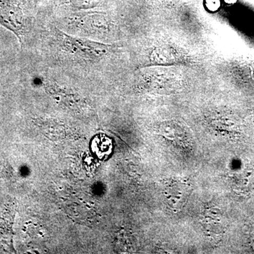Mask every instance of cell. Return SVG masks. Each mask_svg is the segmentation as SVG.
Returning a JSON list of instances; mask_svg holds the SVG:
<instances>
[{
	"mask_svg": "<svg viewBox=\"0 0 254 254\" xmlns=\"http://www.w3.org/2000/svg\"><path fill=\"white\" fill-rule=\"evenodd\" d=\"M100 0H66V4L74 11H86L95 9Z\"/></svg>",
	"mask_w": 254,
	"mask_h": 254,
	"instance_id": "277c9868",
	"label": "cell"
},
{
	"mask_svg": "<svg viewBox=\"0 0 254 254\" xmlns=\"http://www.w3.org/2000/svg\"><path fill=\"white\" fill-rule=\"evenodd\" d=\"M65 26L69 34L96 40L109 30V22L101 12L91 10L78 11L66 18Z\"/></svg>",
	"mask_w": 254,
	"mask_h": 254,
	"instance_id": "7a4b0ae2",
	"label": "cell"
},
{
	"mask_svg": "<svg viewBox=\"0 0 254 254\" xmlns=\"http://www.w3.org/2000/svg\"><path fill=\"white\" fill-rule=\"evenodd\" d=\"M42 36L50 61L63 67L78 68L88 72L96 69L109 55L108 45L72 36L53 25H50Z\"/></svg>",
	"mask_w": 254,
	"mask_h": 254,
	"instance_id": "6da1fadb",
	"label": "cell"
},
{
	"mask_svg": "<svg viewBox=\"0 0 254 254\" xmlns=\"http://www.w3.org/2000/svg\"><path fill=\"white\" fill-rule=\"evenodd\" d=\"M28 22L20 0H0V23L17 37L21 46L29 30Z\"/></svg>",
	"mask_w": 254,
	"mask_h": 254,
	"instance_id": "3957f363",
	"label": "cell"
},
{
	"mask_svg": "<svg viewBox=\"0 0 254 254\" xmlns=\"http://www.w3.org/2000/svg\"><path fill=\"white\" fill-rule=\"evenodd\" d=\"M6 171L4 164L0 161V177L4 176V172Z\"/></svg>",
	"mask_w": 254,
	"mask_h": 254,
	"instance_id": "5b68a950",
	"label": "cell"
}]
</instances>
